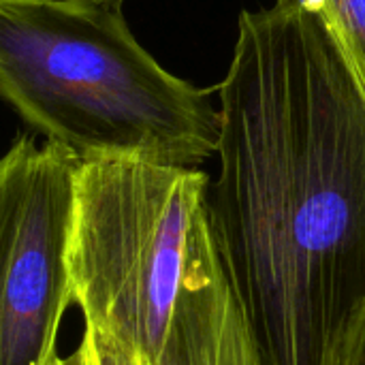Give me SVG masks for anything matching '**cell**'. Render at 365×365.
Segmentation results:
<instances>
[{"mask_svg": "<svg viewBox=\"0 0 365 365\" xmlns=\"http://www.w3.org/2000/svg\"><path fill=\"white\" fill-rule=\"evenodd\" d=\"M79 167L60 143L28 135L0 163V365H62Z\"/></svg>", "mask_w": 365, "mask_h": 365, "instance_id": "4", "label": "cell"}, {"mask_svg": "<svg viewBox=\"0 0 365 365\" xmlns=\"http://www.w3.org/2000/svg\"><path fill=\"white\" fill-rule=\"evenodd\" d=\"M365 90V0H325Z\"/></svg>", "mask_w": 365, "mask_h": 365, "instance_id": "6", "label": "cell"}, {"mask_svg": "<svg viewBox=\"0 0 365 365\" xmlns=\"http://www.w3.org/2000/svg\"><path fill=\"white\" fill-rule=\"evenodd\" d=\"M207 220L265 365H329L365 308V90L325 0L244 11Z\"/></svg>", "mask_w": 365, "mask_h": 365, "instance_id": "1", "label": "cell"}, {"mask_svg": "<svg viewBox=\"0 0 365 365\" xmlns=\"http://www.w3.org/2000/svg\"><path fill=\"white\" fill-rule=\"evenodd\" d=\"M0 92L81 163L197 167L218 154L222 115L210 90L160 66L122 2L0 0Z\"/></svg>", "mask_w": 365, "mask_h": 365, "instance_id": "2", "label": "cell"}, {"mask_svg": "<svg viewBox=\"0 0 365 365\" xmlns=\"http://www.w3.org/2000/svg\"><path fill=\"white\" fill-rule=\"evenodd\" d=\"M329 365H365V308Z\"/></svg>", "mask_w": 365, "mask_h": 365, "instance_id": "8", "label": "cell"}, {"mask_svg": "<svg viewBox=\"0 0 365 365\" xmlns=\"http://www.w3.org/2000/svg\"><path fill=\"white\" fill-rule=\"evenodd\" d=\"M152 365H265L220 263L207 207L195 222L175 312Z\"/></svg>", "mask_w": 365, "mask_h": 365, "instance_id": "5", "label": "cell"}, {"mask_svg": "<svg viewBox=\"0 0 365 365\" xmlns=\"http://www.w3.org/2000/svg\"><path fill=\"white\" fill-rule=\"evenodd\" d=\"M210 182L197 167L143 160L79 167L71 244L75 306L83 325L148 365L167 340Z\"/></svg>", "mask_w": 365, "mask_h": 365, "instance_id": "3", "label": "cell"}, {"mask_svg": "<svg viewBox=\"0 0 365 365\" xmlns=\"http://www.w3.org/2000/svg\"><path fill=\"white\" fill-rule=\"evenodd\" d=\"M62 365H148L124 344L101 329L83 325L77 349L62 359Z\"/></svg>", "mask_w": 365, "mask_h": 365, "instance_id": "7", "label": "cell"}, {"mask_svg": "<svg viewBox=\"0 0 365 365\" xmlns=\"http://www.w3.org/2000/svg\"><path fill=\"white\" fill-rule=\"evenodd\" d=\"M90 2H124V0H90Z\"/></svg>", "mask_w": 365, "mask_h": 365, "instance_id": "9", "label": "cell"}]
</instances>
